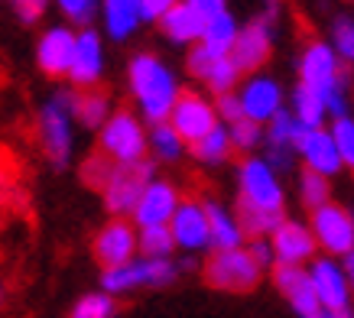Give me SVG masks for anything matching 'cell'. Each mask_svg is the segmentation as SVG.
Here are the masks:
<instances>
[{"mask_svg":"<svg viewBox=\"0 0 354 318\" xmlns=\"http://www.w3.org/2000/svg\"><path fill=\"white\" fill-rule=\"evenodd\" d=\"M183 263L176 260H150V256H133L130 263L114 266V270H101V292L108 296H127L147 286H169L179 276Z\"/></svg>","mask_w":354,"mask_h":318,"instance_id":"5","label":"cell"},{"mask_svg":"<svg viewBox=\"0 0 354 318\" xmlns=\"http://www.w3.org/2000/svg\"><path fill=\"white\" fill-rule=\"evenodd\" d=\"M160 30L169 43L198 46L202 43V32H205V20L183 0V3H176V7L160 20Z\"/></svg>","mask_w":354,"mask_h":318,"instance_id":"24","label":"cell"},{"mask_svg":"<svg viewBox=\"0 0 354 318\" xmlns=\"http://www.w3.org/2000/svg\"><path fill=\"white\" fill-rule=\"evenodd\" d=\"M10 3L23 23H36L46 13V7H49V0H10Z\"/></svg>","mask_w":354,"mask_h":318,"instance_id":"44","label":"cell"},{"mask_svg":"<svg viewBox=\"0 0 354 318\" xmlns=\"http://www.w3.org/2000/svg\"><path fill=\"white\" fill-rule=\"evenodd\" d=\"M306 133H309V130L292 117L290 107H283L267 124V143H263V147L283 149V153H296V156H299V147H302V140H306Z\"/></svg>","mask_w":354,"mask_h":318,"instance_id":"27","label":"cell"},{"mask_svg":"<svg viewBox=\"0 0 354 318\" xmlns=\"http://www.w3.org/2000/svg\"><path fill=\"white\" fill-rule=\"evenodd\" d=\"M290 111L292 117L299 120L306 130H322L325 127V117H328V107H325L322 91L306 85H296L290 95Z\"/></svg>","mask_w":354,"mask_h":318,"instance_id":"28","label":"cell"},{"mask_svg":"<svg viewBox=\"0 0 354 318\" xmlns=\"http://www.w3.org/2000/svg\"><path fill=\"white\" fill-rule=\"evenodd\" d=\"M183 205V191L172 179H156L147 185V191L140 195L137 208H133V218L130 221L137 227H166L172 221V214L179 212Z\"/></svg>","mask_w":354,"mask_h":318,"instance_id":"14","label":"cell"},{"mask_svg":"<svg viewBox=\"0 0 354 318\" xmlns=\"http://www.w3.org/2000/svg\"><path fill=\"white\" fill-rule=\"evenodd\" d=\"M75 91H55L43 101L36 114V133L46 159L55 169L68 166V159L75 153Z\"/></svg>","mask_w":354,"mask_h":318,"instance_id":"2","label":"cell"},{"mask_svg":"<svg viewBox=\"0 0 354 318\" xmlns=\"http://www.w3.org/2000/svg\"><path fill=\"white\" fill-rule=\"evenodd\" d=\"M299 159H302V169L315 172V176H325V179H335L338 172L344 169L342 156H338V147L332 140V130H309L306 140L299 147Z\"/></svg>","mask_w":354,"mask_h":318,"instance_id":"21","label":"cell"},{"mask_svg":"<svg viewBox=\"0 0 354 318\" xmlns=\"http://www.w3.org/2000/svg\"><path fill=\"white\" fill-rule=\"evenodd\" d=\"M328 195H332V185H328L325 176H315L309 169L299 172V202H302V208H309V214L332 202Z\"/></svg>","mask_w":354,"mask_h":318,"instance_id":"33","label":"cell"},{"mask_svg":"<svg viewBox=\"0 0 354 318\" xmlns=\"http://www.w3.org/2000/svg\"><path fill=\"white\" fill-rule=\"evenodd\" d=\"M169 124H172V130L189 143V147H195L198 140L208 137V133L221 124L218 107H215V97L202 95V91H183V97H179L176 107H172Z\"/></svg>","mask_w":354,"mask_h":318,"instance_id":"9","label":"cell"},{"mask_svg":"<svg viewBox=\"0 0 354 318\" xmlns=\"http://www.w3.org/2000/svg\"><path fill=\"white\" fill-rule=\"evenodd\" d=\"M338 78H344V72H342V59L335 55L332 43L312 39L299 55V85L325 91V88H332Z\"/></svg>","mask_w":354,"mask_h":318,"instance_id":"18","label":"cell"},{"mask_svg":"<svg viewBox=\"0 0 354 318\" xmlns=\"http://www.w3.org/2000/svg\"><path fill=\"white\" fill-rule=\"evenodd\" d=\"M260 279H263V270L257 266L247 247L215 250L205 260V283L212 289H221V292H250V289H257Z\"/></svg>","mask_w":354,"mask_h":318,"instance_id":"7","label":"cell"},{"mask_svg":"<svg viewBox=\"0 0 354 318\" xmlns=\"http://www.w3.org/2000/svg\"><path fill=\"white\" fill-rule=\"evenodd\" d=\"M208 212V227H212V250H237L244 247V227L237 221V212H231L218 198H202Z\"/></svg>","mask_w":354,"mask_h":318,"instance_id":"23","label":"cell"},{"mask_svg":"<svg viewBox=\"0 0 354 318\" xmlns=\"http://www.w3.org/2000/svg\"><path fill=\"white\" fill-rule=\"evenodd\" d=\"M75 39L78 30L72 26H49L36 43V65L49 78H68L72 59H75Z\"/></svg>","mask_w":354,"mask_h":318,"instance_id":"16","label":"cell"},{"mask_svg":"<svg viewBox=\"0 0 354 318\" xmlns=\"http://www.w3.org/2000/svg\"><path fill=\"white\" fill-rule=\"evenodd\" d=\"M237 36H241V23H237V17L231 10L221 13V17H215V20L205 23V32H202V49L212 59H227V55L234 53L237 46Z\"/></svg>","mask_w":354,"mask_h":318,"instance_id":"25","label":"cell"},{"mask_svg":"<svg viewBox=\"0 0 354 318\" xmlns=\"http://www.w3.org/2000/svg\"><path fill=\"white\" fill-rule=\"evenodd\" d=\"M342 266H344V273H348V283H351V292H354V250L342 260Z\"/></svg>","mask_w":354,"mask_h":318,"instance_id":"48","label":"cell"},{"mask_svg":"<svg viewBox=\"0 0 354 318\" xmlns=\"http://www.w3.org/2000/svg\"><path fill=\"white\" fill-rule=\"evenodd\" d=\"M111 169H114V162H111L108 156H101V153H97V156H91L85 162V182H88V185H95V189L101 191V185H104V182H108V176H111Z\"/></svg>","mask_w":354,"mask_h":318,"instance_id":"40","label":"cell"},{"mask_svg":"<svg viewBox=\"0 0 354 318\" xmlns=\"http://www.w3.org/2000/svg\"><path fill=\"white\" fill-rule=\"evenodd\" d=\"M185 3H189L205 23L221 17V13H227V0H185Z\"/></svg>","mask_w":354,"mask_h":318,"instance_id":"45","label":"cell"},{"mask_svg":"<svg viewBox=\"0 0 354 318\" xmlns=\"http://www.w3.org/2000/svg\"><path fill=\"white\" fill-rule=\"evenodd\" d=\"M332 49L342 65H354V17H338L332 23Z\"/></svg>","mask_w":354,"mask_h":318,"instance_id":"38","label":"cell"},{"mask_svg":"<svg viewBox=\"0 0 354 318\" xmlns=\"http://www.w3.org/2000/svg\"><path fill=\"white\" fill-rule=\"evenodd\" d=\"M147 23L143 17V0H104L101 3V26L104 36L114 43H124Z\"/></svg>","mask_w":354,"mask_h":318,"instance_id":"22","label":"cell"},{"mask_svg":"<svg viewBox=\"0 0 354 318\" xmlns=\"http://www.w3.org/2000/svg\"><path fill=\"white\" fill-rule=\"evenodd\" d=\"M176 250L183 254H202L212 247V227H208V212L202 198H183L179 212L169 221Z\"/></svg>","mask_w":354,"mask_h":318,"instance_id":"15","label":"cell"},{"mask_svg":"<svg viewBox=\"0 0 354 318\" xmlns=\"http://www.w3.org/2000/svg\"><path fill=\"white\" fill-rule=\"evenodd\" d=\"M273 286L286 296V302L292 306V312L299 318H312L322 312L319 306V296H315V286H312L309 266H273Z\"/></svg>","mask_w":354,"mask_h":318,"instance_id":"20","label":"cell"},{"mask_svg":"<svg viewBox=\"0 0 354 318\" xmlns=\"http://www.w3.org/2000/svg\"><path fill=\"white\" fill-rule=\"evenodd\" d=\"M237 97H241V107H244V117L247 120H254V124H260V127H267L270 120L283 111V101H286V95H283V85H279L273 75H247L244 82H241V88H237Z\"/></svg>","mask_w":354,"mask_h":318,"instance_id":"12","label":"cell"},{"mask_svg":"<svg viewBox=\"0 0 354 318\" xmlns=\"http://www.w3.org/2000/svg\"><path fill=\"white\" fill-rule=\"evenodd\" d=\"M273 43H277V20L267 17V13H257L247 26H241V36H237L231 59H234L237 68L244 75H257L267 65L270 53H273Z\"/></svg>","mask_w":354,"mask_h":318,"instance_id":"11","label":"cell"},{"mask_svg":"<svg viewBox=\"0 0 354 318\" xmlns=\"http://www.w3.org/2000/svg\"><path fill=\"white\" fill-rule=\"evenodd\" d=\"M215 107H218V117H221V124H225V127H231V124H237V120H244V107H241L237 91L234 95L215 97Z\"/></svg>","mask_w":354,"mask_h":318,"instance_id":"41","label":"cell"},{"mask_svg":"<svg viewBox=\"0 0 354 318\" xmlns=\"http://www.w3.org/2000/svg\"><path fill=\"white\" fill-rule=\"evenodd\" d=\"M97 153L118 166L143 162V156L150 153V130L143 124V117L127 107H118L108 117V124L97 130Z\"/></svg>","mask_w":354,"mask_h":318,"instance_id":"3","label":"cell"},{"mask_svg":"<svg viewBox=\"0 0 354 318\" xmlns=\"http://www.w3.org/2000/svg\"><path fill=\"white\" fill-rule=\"evenodd\" d=\"M231 143H234L237 153H247V156H254V149L260 147V143H267V127H260V124H254V120H237V124H231Z\"/></svg>","mask_w":354,"mask_h":318,"instance_id":"36","label":"cell"},{"mask_svg":"<svg viewBox=\"0 0 354 318\" xmlns=\"http://www.w3.org/2000/svg\"><path fill=\"white\" fill-rule=\"evenodd\" d=\"M95 260L101 270H114V266L130 263L133 256H140V227L130 218H111L101 231L95 234Z\"/></svg>","mask_w":354,"mask_h":318,"instance_id":"10","label":"cell"},{"mask_svg":"<svg viewBox=\"0 0 354 318\" xmlns=\"http://www.w3.org/2000/svg\"><path fill=\"white\" fill-rule=\"evenodd\" d=\"M332 140L338 147V156H342L344 169H354V114L335 117L332 120Z\"/></svg>","mask_w":354,"mask_h":318,"instance_id":"37","label":"cell"},{"mask_svg":"<svg viewBox=\"0 0 354 318\" xmlns=\"http://www.w3.org/2000/svg\"><path fill=\"white\" fill-rule=\"evenodd\" d=\"M241 68H237V62L227 55V59H215V62L208 65V72L202 75V85L212 91L215 97H221V95H234L237 88H241Z\"/></svg>","mask_w":354,"mask_h":318,"instance_id":"31","label":"cell"},{"mask_svg":"<svg viewBox=\"0 0 354 318\" xmlns=\"http://www.w3.org/2000/svg\"><path fill=\"white\" fill-rule=\"evenodd\" d=\"M13 198H17V179H13V172L7 166H0V218L10 212Z\"/></svg>","mask_w":354,"mask_h":318,"instance_id":"43","label":"cell"},{"mask_svg":"<svg viewBox=\"0 0 354 318\" xmlns=\"http://www.w3.org/2000/svg\"><path fill=\"white\" fill-rule=\"evenodd\" d=\"M309 276L312 286H315V296H319V306L328 308V312H344L351 308V283H348V273H344L342 260L335 256H315L309 263Z\"/></svg>","mask_w":354,"mask_h":318,"instance_id":"13","label":"cell"},{"mask_svg":"<svg viewBox=\"0 0 354 318\" xmlns=\"http://www.w3.org/2000/svg\"><path fill=\"white\" fill-rule=\"evenodd\" d=\"M156 179V166L153 159H143V162H127V166H118L111 169L108 182L101 185V202L111 212V218H133V208H137L140 195L147 191V185Z\"/></svg>","mask_w":354,"mask_h":318,"instance_id":"6","label":"cell"},{"mask_svg":"<svg viewBox=\"0 0 354 318\" xmlns=\"http://www.w3.org/2000/svg\"><path fill=\"white\" fill-rule=\"evenodd\" d=\"M270 244H273L277 263H283V266H306L319 254V244H315L312 227L302 221H292V218H286V221L273 231Z\"/></svg>","mask_w":354,"mask_h":318,"instance_id":"17","label":"cell"},{"mask_svg":"<svg viewBox=\"0 0 354 318\" xmlns=\"http://www.w3.org/2000/svg\"><path fill=\"white\" fill-rule=\"evenodd\" d=\"M247 250H250V256L257 260V266L263 270V273L277 266V254H273V244H270V237H263V241H250V244H247Z\"/></svg>","mask_w":354,"mask_h":318,"instance_id":"42","label":"cell"},{"mask_svg":"<svg viewBox=\"0 0 354 318\" xmlns=\"http://www.w3.org/2000/svg\"><path fill=\"white\" fill-rule=\"evenodd\" d=\"M192 149V156L202 162V166H221V162H227L231 159V153H234V143H231V130L225 127V124H218L208 137H202Z\"/></svg>","mask_w":354,"mask_h":318,"instance_id":"29","label":"cell"},{"mask_svg":"<svg viewBox=\"0 0 354 318\" xmlns=\"http://www.w3.org/2000/svg\"><path fill=\"white\" fill-rule=\"evenodd\" d=\"M101 75H104V39H101V32L78 30L75 59H72L68 82H72L78 91H91V88H97Z\"/></svg>","mask_w":354,"mask_h":318,"instance_id":"19","label":"cell"},{"mask_svg":"<svg viewBox=\"0 0 354 318\" xmlns=\"http://www.w3.org/2000/svg\"><path fill=\"white\" fill-rule=\"evenodd\" d=\"M185 149H189V143L172 130L169 120L150 127V156H153V162H179V159L185 156Z\"/></svg>","mask_w":354,"mask_h":318,"instance_id":"30","label":"cell"},{"mask_svg":"<svg viewBox=\"0 0 354 318\" xmlns=\"http://www.w3.org/2000/svg\"><path fill=\"white\" fill-rule=\"evenodd\" d=\"M176 3H183V0H143V17H147V23L150 20L160 23Z\"/></svg>","mask_w":354,"mask_h":318,"instance_id":"46","label":"cell"},{"mask_svg":"<svg viewBox=\"0 0 354 318\" xmlns=\"http://www.w3.org/2000/svg\"><path fill=\"white\" fill-rule=\"evenodd\" d=\"M325 97V107H328V117H344L351 114V88H348V78H338L332 88H325L322 91Z\"/></svg>","mask_w":354,"mask_h":318,"instance_id":"39","label":"cell"},{"mask_svg":"<svg viewBox=\"0 0 354 318\" xmlns=\"http://www.w3.org/2000/svg\"><path fill=\"white\" fill-rule=\"evenodd\" d=\"M176 241H172L169 224L166 227H140V256L150 260H172Z\"/></svg>","mask_w":354,"mask_h":318,"instance_id":"32","label":"cell"},{"mask_svg":"<svg viewBox=\"0 0 354 318\" xmlns=\"http://www.w3.org/2000/svg\"><path fill=\"white\" fill-rule=\"evenodd\" d=\"M309 227L315 234L319 250H325V256L344 260L354 250V214L338 202L322 205L319 212L309 214Z\"/></svg>","mask_w":354,"mask_h":318,"instance_id":"8","label":"cell"},{"mask_svg":"<svg viewBox=\"0 0 354 318\" xmlns=\"http://www.w3.org/2000/svg\"><path fill=\"white\" fill-rule=\"evenodd\" d=\"M127 88H130V97L137 101L140 117L150 127L169 120L172 107H176V101L185 91L179 75L153 53H140L127 62Z\"/></svg>","mask_w":354,"mask_h":318,"instance_id":"1","label":"cell"},{"mask_svg":"<svg viewBox=\"0 0 354 318\" xmlns=\"http://www.w3.org/2000/svg\"><path fill=\"white\" fill-rule=\"evenodd\" d=\"M312 318H354V308H344V312H328V308H322L319 315H312Z\"/></svg>","mask_w":354,"mask_h":318,"instance_id":"47","label":"cell"},{"mask_svg":"<svg viewBox=\"0 0 354 318\" xmlns=\"http://www.w3.org/2000/svg\"><path fill=\"white\" fill-rule=\"evenodd\" d=\"M114 312H118L114 296H108V292L97 289V292H88V296L78 299L68 318H114Z\"/></svg>","mask_w":354,"mask_h":318,"instance_id":"35","label":"cell"},{"mask_svg":"<svg viewBox=\"0 0 354 318\" xmlns=\"http://www.w3.org/2000/svg\"><path fill=\"white\" fill-rule=\"evenodd\" d=\"M118 107L111 104V95L101 91V88H91V91H75V120L78 127L85 130H101L108 124V117L114 114Z\"/></svg>","mask_w":354,"mask_h":318,"instance_id":"26","label":"cell"},{"mask_svg":"<svg viewBox=\"0 0 354 318\" xmlns=\"http://www.w3.org/2000/svg\"><path fill=\"white\" fill-rule=\"evenodd\" d=\"M237 205L267 214H286V191L279 172L263 156H247L237 166Z\"/></svg>","mask_w":354,"mask_h":318,"instance_id":"4","label":"cell"},{"mask_svg":"<svg viewBox=\"0 0 354 318\" xmlns=\"http://www.w3.org/2000/svg\"><path fill=\"white\" fill-rule=\"evenodd\" d=\"M65 20L78 26V30H91L95 17H101V3L104 0H53Z\"/></svg>","mask_w":354,"mask_h":318,"instance_id":"34","label":"cell"}]
</instances>
